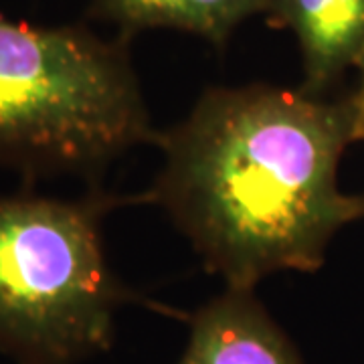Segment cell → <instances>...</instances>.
<instances>
[{"mask_svg":"<svg viewBox=\"0 0 364 364\" xmlns=\"http://www.w3.org/2000/svg\"><path fill=\"white\" fill-rule=\"evenodd\" d=\"M356 142L354 91L208 87L158 134L162 170L140 196L168 215L225 286L255 291L272 273L318 272L330 241L364 219V195L338 186L340 160Z\"/></svg>","mask_w":364,"mask_h":364,"instance_id":"obj_1","label":"cell"},{"mask_svg":"<svg viewBox=\"0 0 364 364\" xmlns=\"http://www.w3.org/2000/svg\"><path fill=\"white\" fill-rule=\"evenodd\" d=\"M158 134L126 37L0 16V168L93 178Z\"/></svg>","mask_w":364,"mask_h":364,"instance_id":"obj_2","label":"cell"},{"mask_svg":"<svg viewBox=\"0 0 364 364\" xmlns=\"http://www.w3.org/2000/svg\"><path fill=\"white\" fill-rule=\"evenodd\" d=\"M142 196L0 195V354L11 364H79L114 342L136 296L107 263L104 219Z\"/></svg>","mask_w":364,"mask_h":364,"instance_id":"obj_3","label":"cell"},{"mask_svg":"<svg viewBox=\"0 0 364 364\" xmlns=\"http://www.w3.org/2000/svg\"><path fill=\"white\" fill-rule=\"evenodd\" d=\"M176 364H304L255 291L225 287L191 318Z\"/></svg>","mask_w":364,"mask_h":364,"instance_id":"obj_4","label":"cell"},{"mask_svg":"<svg viewBox=\"0 0 364 364\" xmlns=\"http://www.w3.org/2000/svg\"><path fill=\"white\" fill-rule=\"evenodd\" d=\"M267 18L298 41L310 95H328L364 59V0H275Z\"/></svg>","mask_w":364,"mask_h":364,"instance_id":"obj_5","label":"cell"},{"mask_svg":"<svg viewBox=\"0 0 364 364\" xmlns=\"http://www.w3.org/2000/svg\"><path fill=\"white\" fill-rule=\"evenodd\" d=\"M275 0H90L93 16L119 26L122 37L150 28L191 33L223 47L237 26L265 14Z\"/></svg>","mask_w":364,"mask_h":364,"instance_id":"obj_6","label":"cell"},{"mask_svg":"<svg viewBox=\"0 0 364 364\" xmlns=\"http://www.w3.org/2000/svg\"><path fill=\"white\" fill-rule=\"evenodd\" d=\"M356 75H358V81L354 85V95H356V102H358V107H360V132H363V142H364V59L360 61V65L356 69Z\"/></svg>","mask_w":364,"mask_h":364,"instance_id":"obj_7","label":"cell"}]
</instances>
